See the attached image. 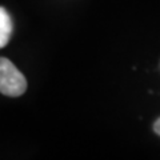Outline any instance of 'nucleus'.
Listing matches in <instances>:
<instances>
[{"label":"nucleus","instance_id":"nucleus-1","mask_svg":"<svg viewBox=\"0 0 160 160\" xmlns=\"http://www.w3.org/2000/svg\"><path fill=\"white\" fill-rule=\"evenodd\" d=\"M26 76L16 66L6 58H0V92L7 96L16 98L26 92Z\"/></svg>","mask_w":160,"mask_h":160},{"label":"nucleus","instance_id":"nucleus-2","mask_svg":"<svg viewBox=\"0 0 160 160\" xmlns=\"http://www.w3.org/2000/svg\"><path fill=\"white\" fill-rule=\"evenodd\" d=\"M12 35V20L6 8L0 7V48L6 47Z\"/></svg>","mask_w":160,"mask_h":160},{"label":"nucleus","instance_id":"nucleus-3","mask_svg":"<svg viewBox=\"0 0 160 160\" xmlns=\"http://www.w3.org/2000/svg\"><path fill=\"white\" fill-rule=\"evenodd\" d=\"M153 131L156 132V133L159 135V136H160V118L156 120V122L153 123Z\"/></svg>","mask_w":160,"mask_h":160}]
</instances>
